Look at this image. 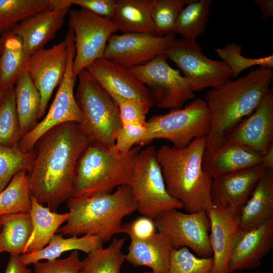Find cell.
I'll return each instance as SVG.
<instances>
[{
    "instance_id": "6da1fadb",
    "label": "cell",
    "mask_w": 273,
    "mask_h": 273,
    "mask_svg": "<svg viewBox=\"0 0 273 273\" xmlns=\"http://www.w3.org/2000/svg\"><path fill=\"white\" fill-rule=\"evenodd\" d=\"M90 143L76 122L62 123L43 134L36 144L35 159L28 173L31 195L56 211L72 197L77 161Z\"/></svg>"
},
{
    "instance_id": "7a4b0ae2",
    "label": "cell",
    "mask_w": 273,
    "mask_h": 273,
    "mask_svg": "<svg viewBox=\"0 0 273 273\" xmlns=\"http://www.w3.org/2000/svg\"><path fill=\"white\" fill-rule=\"evenodd\" d=\"M272 81V69L259 67L206 93L204 100L210 120L206 151L222 145L225 133L258 107L271 89Z\"/></svg>"
},
{
    "instance_id": "3957f363",
    "label": "cell",
    "mask_w": 273,
    "mask_h": 273,
    "mask_svg": "<svg viewBox=\"0 0 273 273\" xmlns=\"http://www.w3.org/2000/svg\"><path fill=\"white\" fill-rule=\"evenodd\" d=\"M206 145V136H200L185 147L163 145L157 150L167 191L187 213L207 211L212 206V178L202 163Z\"/></svg>"
},
{
    "instance_id": "277c9868",
    "label": "cell",
    "mask_w": 273,
    "mask_h": 273,
    "mask_svg": "<svg viewBox=\"0 0 273 273\" xmlns=\"http://www.w3.org/2000/svg\"><path fill=\"white\" fill-rule=\"evenodd\" d=\"M69 209L66 223L57 233L63 236L90 235L107 243L122 233L123 219L136 211L129 185L117 187L111 193L71 197L66 201Z\"/></svg>"
},
{
    "instance_id": "5b68a950",
    "label": "cell",
    "mask_w": 273,
    "mask_h": 273,
    "mask_svg": "<svg viewBox=\"0 0 273 273\" xmlns=\"http://www.w3.org/2000/svg\"><path fill=\"white\" fill-rule=\"evenodd\" d=\"M141 146L127 153L113 147L90 143L79 158L75 169L72 197L111 193L117 187L129 185L135 157Z\"/></svg>"
},
{
    "instance_id": "8992f818",
    "label": "cell",
    "mask_w": 273,
    "mask_h": 273,
    "mask_svg": "<svg viewBox=\"0 0 273 273\" xmlns=\"http://www.w3.org/2000/svg\"><path fill=\"white\" fill-rule=\"evenodd\" d=\"M77 77L75 97L82 115L80 129L92 143L113 147L122 126L118 104L86 69Z\"/></svg>"
},
{
    "instance_id": "52a82bcc",
    "label": "cell",
    "mask_w": 273,
    "mask_h": 273,
    "mask_svg": "<svg viewBox=\"0 0 273 273\" xmlns=\"http://www.w3.org/2000/svg\"><path fill=\"white\" fill-rule=\"evenodd\" d=\"M129 186L136 211L142 215L154 220L167 211L183 208L167 191L154 146L141 149L136 155Z\"/></svg>"
},
{
    "instance_id": "ba28073f",
    "label": "cell",
    "mask_w": 273,
    "mask_h": 273,
    "mask_svg": "<svg viewBox=\"0 0 273 273\" xmlns=\"http://www.w3.org/2000/svg\"><path fill=\"white\" fill-rule=\"evenodd\" d=\"M145 126L146 133L139 146L155 139H164L170 142L173 147L183 148L198 137L207 135L210 127V114L205 100L197 98L184 107L152 116Z\"/></svg>"
},
{
    "instance_id": "9c48e42d",
    "label": "cell",
    "mask_w": 273,
    "mask_h": 273,
    "mask_svg": "<svg viewBox=\"0 0 273 273\" xmlns=\"http://www.w3.org/2000/svg\"><path fill=\"white\" fill-rule=\"evenodd\" d=\"M66 37L68 56L64 77L45 117L19 141V146L24 151L33 149L41 136L53 128L66 122L80 123L82 121V113L74 92L77 76L73 71L75 48L74 32L71 27H69Z\"/></svg>"
},
{
    "instance_id": "30bf717a",
    "label": "cell",
    "mask_w": 273,
    "mask_h": 273,
    "mask_svg": "<svg viewBox=\"0 0 273 273\" xmlns=\"http://www.w3.org/2000/svg\"><path fill=\"white\" fill-rule=\"evenodd\" d=\"M165 55L183 72L193 92L220 86L232 77L227 65L206 56L196 41L176 39Z\"/></svg>"
},
{
    "instance_id": "8fae6325",
    "label": "cell",
    "mask_w": 273,
    "mask_h": 273,
    "mask_svg": "<svg viewBox=\"0 0 273 273\" xmlns=\"http://www.w3.org/2000/svg\"><path fill=\"white\" fill-rule=\"evenodd\" d=\"M167 60L162 54L129 69L147 87L154 105L164 109L181 108L195 97V94L179 71L171 67Z\"/></svg>"
},
{
    "instance_id": "7c38bea8",
    "label": "cell",
    "mask_w": 273,
    "mask_h": 273,
    "mask_svg": "<svg viewBox=\"0 0 273 273\" xmlns=\"http://www.w3.org/2000/svg\"><path fill=\"white\" fill-rule=\"evenodd\" d=\"M69 14L75 48L73 71L77 76L95 60L103 58L108 39L118 30L112 19L86 10H73Z\"/></svg>"
},
{
    "instance_id": "4fadbf2b",
    "label": "cell",
    "mask_w": 273,
    "mask_h": 273,
    "mask_svg": "<svg viewBox=\"0 0 273 273\" xmlns=\"http://www.w3.org/2000/svg\"><path fill=\"white\" fill-rule=\"evenodd\" d=\"M154 222L157 232L168 237L173 249L187 247L199 257L212 256L209 240L210 222L206 211L187 213L172 209L154 219Z\"/></svg>"
},
{
    "instance_id": "5bb4252c",
    "label": "cell",
    "mask_w": 273,
    "mask_h": 273,
    "mask_svg": "<svg viewBox=\"0 0 273 273\" xmlns=\"http://www.w3.org/2000/svg\"><path fill=\"white\" fill-rule=\"evenodd\" d=\"M176 40L174 33L162 37L147 33L113 34L108 39L103 58L130 69L165 54Z\"/></svg>"
},
{
    "instance_id": "9a60e30c",
    "label": "cell",
    "mask_w": 273,
    "mask_h": 273,
    "mask_svg": "<svg viewBox=\"0 0 273 273\" xmlns=\"http://www.w3.org/2000/svg\"><path fill=\"white\" fill-rule=\"evenodd\" d=\"M68 56L66 37L52 47L31 55L27 72L40 95L39 119L46 113L54 89L61 83L67 68Z\"/></svg>"
},
{
    "instance_id": "2e32d148",
    "label": "cell",
    "mask_w": 273,
    "mask_h": 273,
    "mask_svg": "<svg viewBox=\"0 0 273 273\" xmlns=\"http://www.w3.org/2000/svg\"><path fill=\"white\" fill-rule=\"evenodd\" d=\"M273 143V91L266 94L258 107L224 134L223 143L236 145L262 155Z\"/></svg>"
},
{
    "instance_id": "e0dca14e",
    "label": "cell",
    "mask_w": 273,
    "mask_h": 273,
    "mask_svg": "<svg viewBox=\"0 0 273 273\" xmlns=\"http://www.w3.org/2000/svg\"><path fill=\"white\" fill-rule=\"evenodd\" d=\"M86 69L117 103L124 99L141 104L148 112L154 105L147 87L129 69L104 58L98 59Z\"/></svg>"
},
{
    "instance_id": "ac0fdd59",
    "label": "cell",
    "mask_w": 273,
    "mask_h": 273,
    "mask_svg": "<svg viewBox=\"0 0 273 273\" xmlns=\"http://www.w3.org/2000/svg\"><path fill=\"white\" fill-rule=\"evenodd\" d=\"M273 247V218L247 230H239L231 250L230 273L255 269Z\"/></svg>"
},
{
    "instance_id": "d6986e66",
    "label": "cell",
    "mask_w": 273,
    "mask_h": 273,
    "mask_svg": "<svg viewBox=\"0 0 273 273\" xmlns=\"http://www.w3.org/2000/svg\"><path fill=\"white\" fill-rule=\"evenodd\" d=\"M266 169L260 164L212 179V203L230 212H239Z\"/></svg>"
},
{
    "instance_id": "ffe728a7",
    "label": "cell",
    "mask_w": 273,
    "mask_h": 273,
    "mask_svg": "<svg viewBox=\"0 0 273 273\" xmlns=\"http://www.w3.org/2000/svg\"><path fill=\"white\" fill-rule=\"evenodd\" d=\"M71 6L69 0H56L54 8L30 17L11 31L20 37L28 56L44 49L54 37Z\"/></svg>"
},
{
    "instance_id": "44dd1931",
    "label": "cell",
    "mask_w": 273,
    "mask_h": 273,
    "mask_svg": "<svg viewBox=\"0 0 273 273\" xmlns=\"http://www.w3.org/2000/svg\"><path fill=\"white\" fill-rule=\"evenodd\" d=\"M206 212L210 222L209 240L213 259L212 273H230L231 250L240 230L239 211L230 212L212 203Z\"/></svg>"
},
{
    "instance_id": "7402d4cb",
    "label": "cell",
    "mask_w": 273,
    "mask_h": 273,
    "mask_svg": "<svg viewBox=\"0 0 273 273\" xmlns=\"http://www.w3.org/2000/svg\"><path fill=\"white\" fill-rule=\"evenodd\" d=\"M262 155L247 148L222 144L211 152L205 151L203 166L212 179L261 164Z\"/></svg>"
},
{
    "instance_id": "603a6c76",
    "label": "cell",
    "mask_w": 273,
    "mask_h": 273,
    "mask_svg": "<svg viewBox=\"0 0 273 273\" xmlns=\"http://www.w3.org/2000/svg\"><path fill=\"white\" fill-rule=\"evenodd\" d=\"M172 249L168 237L157 232L146 240L130 239L125 259L134 266L148 267L153 273H167Z\"/></svg>"
},
{
    "instance_id": "cb8c5ba5",
    "label": "cell",
    "mask_w": 273,
    "mask_h": 273,
    "mask_svg": "<svg viewBox=\"0 0 273 273\" xmlns=\"http://www.w3.org/2000/svg\"><path fill=\"white\" fill-rule=\"evenodd\" d=\"M273 218V169L266 168L239 213L241 230L258 226Z\"/></svg>"
},
{
    "instance_id": "d4e9b609",
    "label": "cell",
    "mask_w": 273,
    "mask_h": 273,
    "mask_svg": "<svg viewBox=\"0 0 273 273\" xmlns=\"http://www.w3.org/2000/svg\"><path fill=\"white\" fill-rule=\"evenodd\" d=\"M31 200L29 214L32 230L23 254L36 252L45 247L68 216V212L57 213L44 206L32 195Z\"/></svg>"
},
{
    "instance_id": "484cf974",
    "label": "cell",
    "mask_w": 273,
    "mask_h": 273,
    "mask_svg": "<svg viewBox=\"0 0 273 273\" xmlns=\"http://www.w3.org/2000/svg\"><path fill=\"white\" fill-rule=\"evenodd\" d=\"M153 0H117L112 20L123 33L155 35L151 11Z\"/></svg>"
},
{
    "instance_id": "4316f807",
    "label": "cell",
    "mask_w": 273,
    "mask_h": 273,
    "mask_svg": "<svg viewBox=\"0 0 273 273\" xmlns=\"http://www.w3.org/2000/svg\"><path fill=\"white\" fill-rule=\"evenodd\" d=\"M103 247V243L96 236H71L64 238L61 234H56L43 249L36 252L22 254L21 258L23 262L28 265L43 260L52 261L58 259L65 252L77 250L87 254Z\"/></svg>"
},
{
    "instance_id": "83f0119b",
    "label": "cell",
    "mask_w": 273,
    "mask_h": 273,
    "mask_svg": "<svg viewBox=\"0 0 273 273\" xmlns=\"http://www.w3.org/2000/svg\"><path fill=\"white\" fill-rule=\"evenodd\" d=\"M2 36L4 41L0 56V85L7 92L14 87L22 74L27 71L29 56L18 35L10 31Z\"/></svg>"
},
{
    "instance_id": "f1b7e54d",
    "label": "cell",
    "mask_w": 273,
    "mask_h": 273,
    "mask_svg": "<svg viewBox=\"0 0 273 273\" xmlns=\"http://www.w3.org/2000/svg\"><path fill=\"white\" fill-rule=\"evenodd\" d=\"M15 103L22 136L37 123L40 95L28 72L25 71L14 86Z\"/></svg>"
},
{
    "instance_id": "f546056e",
    "label": "cell",
    "mask_w": 273,
    "mask_h": 273,
    "mask_svg": "<svg viewBox=\"0 0 273 273\" xmlns=\"http://www.w3.org/2000/svg\"><path fill=\"white\" fill-rule=\"evenodd\" d=\"M0 245L11 255H21L31 236L32 226L29 213L0 217Z\"/></svg>"
},
{
    "instance_id": "4dcf8cb0",
    "label": "cell",
    "mask_w": 273,
    "mask_h": 273,
    "mask_svg": "<svg viewBox=\"0 0 273 273\" xmlns=\"http://www.w3.org/2000/svg\"><path fill=\"white\" fill-rule=\"evenodd\" d=\"M56 0H0V35L30 17L54 8Z\"/></svg>"
},
{
    "instance_id": "1f68e13d",
    "label": "cell",
    "mask_w": 273,
    "mask_h": 273,
    "mask_svg": "<svg viewBox=\"0 0 273 273\" xmlns=\"http://www.w3.org/2000/svg\"><path fill=\"white\" fill-rule=\"evenodd\" d=\"M125 241L124 238L114 237L108 247L88 253L81 261L82 273H120L121 266L126 261L122 252Z\"/></svg>"
},
{
    "instance_id": "d6a6232c",
    "label": "cell",
    "mask_w": 273,
    "mask_h": 273,
    "mask_svg": "<svg viewBox=\"0 0 273 273\" xmlns=\"http://www.w3.org/2000/svg\"><path fill=\"white\" fill-rule=\"evenodd\" d=\"M211 0H191L180 11L176 20L174 33L182 38L196 41L205 31Z\"/></svg>"
},
{
    "instance_id": "836d02e7",
    "label": "cell",
    "mask_w": 273,
    "mask_h": 273,
    "mask_svg": "<svg viewBox=\"0 0 273 273\" xmlns=\"http://www.w3.org/2000/svg\"><path fill=\"white\" fill-rule=\"evenodd\" d=\"M28 174L17 173L0 192V217L19 213H29L31 207Z\"/></svg>"
},
{
    "instance_id": "e575fe53",
    "label": "cell",
    "mask_w": 273,
    "mask_h": 273,
    "mask_svg": "<svg viewBox=\"0 0 273 273\" xmlns=\"http://www.w3.org/2000/svg\"><path fill=\"white\" fill-rule=\"evenodd\" d=\"M36 155V150L24 151L18 143L0 146V192L19 172L31 171Z\"/></svg>"
},
{
    "instance_id": "d590c367",
    "label": "cell",
    "mask_w": 273,
    "mask_h": 273,
    "mask_svg": "<svg viewBox=\"0 0 273 273\" xmlns=\"http://www.w3.org/2000/svg\"><path fill=\"white\" fill-rule=\"evenodd\" d=\"M191 0H153L151 15L155 35L164 36L174 33L177 17Z\"/></svg>"
},
{
    "instance_id": "8d00e7d4",
    "label": "cell",
    "mask_w": 273,
    "mask_h": 273,
    "mask_svg": "<svg viewBox=\"0 0 273 273\" xmlns=\"http://www.w3.org/2000/svg\"><path fill=\"white\" fill-rule=\"evenodd\" d=\"M243 47L235 42L214 50L218 56L230 69L232 77L236 78L244 70L253 66L267 68H273V56L259 58H249L242 54Z\"/></svg>"
},
{
    "instance_id": "74e56055",
    "label": "cell",
    "mask_w": 273,
    "mask_h": 273,
    "mask_svg": "<svg viewBox=\"0 0 273 273\" xmlns=\"http://www.w3.org/2000/svg\"><path fill=\"white\" fill-rule=\"evenodd\" d=\"M22 136L14 87L7 91L0 105V146L14 145L18 143Z\"/></svg>"
},
{
    "instance_id": "f35d334b",
    "label": "cell",
    "mask_w": 273,
    "mask_h": 273,
    "mask_svg": "<svg viewBox=\"0 0 273 273\" xmlns=\"http://www.w3.org/2000/svg\"><path fill=\"white\" fill-rule=\"evenodd\" d=\"M212 256L198 257L187 247L173 249L167 273H212Z\"/></svg>"
},
{
    "instance_id": "ab89813d",
    "label": "cell",
    "mask_w": 273,
    "mask_h": 273,
    "mask_svg": "<svg viewBox=\"0 0 273 273\" xmlns=\"http://www.w3.org/2000/svg\"><path fill=\"white\" fill-rule=\"evenodd\" d=\"M81 261L78 251H73L64 258L34 263L33 273H82Z\"/></svg>"
},
{
    "instance_id": "60d3db41",
    "label": "cell",
    "mask_w": 273,
    "mask_h": 273,
    "mask_svg": "<svg viewBox=\"0 0 273 273\" xmlns=\"http://www.w3.org/2000/svg\"><path fill=\"white\" fill-rule=\"evenodd\" d=\"M146 133L145 125L128 123L122 125L115 141L114 147L119 153L125 154L138 145Z\"/></svg>"
},
{
    "instance_id": "b9f144b4",
    "label": "cell",
    "mask_w": 273,
    "mask_h": 273,
    "mask_svg": "<svg viewBox=\"0 0 273 273\" xmlns=\"http://www.w3.org/2000/svg\"><path fill=\"white\" fill-rule=\"evenodd\" d=\"M154 220L142 215L123 224L122 233H124L130 239L144 240L149 239L156 233Z\"/></svg>"
},
{
    "instance_id": "7bdbcfd3",
    "label": "cell",
    "mask_w": 273,
    "mask_h": 273,
    "mask_svg": "<svg viewBox=\"0 0 273 273\" xmlns=\"http://www.w3.org/2000/svg\"><path fill=\"white\" fill-rule=\"evenodd\" d=\"M122 125L131 123L145 125L147 110L140 103L122 99L117 102Z\"/></svg>"
},
{
    "instance_id": "ee69618b",
    "label": "cell",
    "mask_w": 273,
    "mask_h": 273,
    "mask_svg": "<svg viewBox=\"0 0 273 273\" xmlns=\"http://www.w3.org/2000/svg\"><path fill=\"white\" fill-rule=\"evenodd\" d=\"M98 16L112 19L116 7L117 0H69Z\"/></svg>"
},
{
    "instance_id": "f6af8a7d",
    "label": "cell",
    "mask_w": 273,
    "mask_h": 273,
    "mask_svg": "<svg viewBox=\"0 0 273 273\" xmlns=\"http://www.w3.org/2000/svg\"><path fill=\"white\" fill-rule=\"evenodd\" d=\"M27 266L21 255H10L4 273H33Z\"/></svg>"
},
{
    "instance_id": "bcb514c9",
    "label": "cell",
    "mask_w": 273,
    "mask_h": 273,
    "mask_svg": "<svg viewBox=\"0 0 273 273\" xmlns=\"http://www.w3.org/2000/svg\"><path fill=\"white\" fill-rule=\"evenodd\" d=\"M254 2L260 8L261 13L263 19L266 20L269 18L272 17V0H254Z\"/></svg>"
},
{
    "instance_id": "7dc6e473",
    "label": "cell",
    "mask_w": 273,
    "mask_h": 273,
    "mask_svg": "<svg viewBox=\"0 0 273 273\" xmlns=\"http://www.w3.org/2000/svg\"><path fill=\"white\" fill-rule=\"evenodd\" d=\"M261 165L266 168L273 169V143L262 156Z\"/></svg>"
},
{
    "instance_id": "c3c4849f",
    "label": "cell",
    "mask_w": 273,
    "mask_h": 273,
    "mask_svg": "<svg viewBox=\"0 0 273 273\" xmlns=\"http://www.w3.org/2000/svg\"><path fill=\"white\" fill-rule=\"evenodd\" d=\"M7 92H6L0 85V105L4 98L5 94Z\"/></svg>"
},
{
    "instance_id": "681fc988",
    "label": "cell",
    "mask_w": 273,
    "mask_h": 273,
    "mask_svg": "<svg viewBox=\"0 0 273 273\" xmlns=\"http://www.w3.org/2000/svg\"><path fill=\"white\" fill-rule=\"evenodd\" d=\"M4 41V39L3 37L0 35V56L3 50Z\"/></svg>"
},
{
    "instance_id": "f907efd6",
    "label": "cell",
    "mask_w": 273,
    "mask_h": 273,
    "mask_svg": "<svg viewBox=\"0 0 273 273\" xmlns=\"http://www.w3.org/2000/svg\"><path fill=\"white\" fill-rule=\"evenodd\" d=\"M3 252H4V250H3V248H2L1 246L0 245V253H2Z\"/></svg>"
},
{
    "instance_id": "816d5d0a",
    "label": "cell",
    "mask_w": 273,
    "mask_h": 273,
    "mask_svg": "<svg viewBox=\"0 0 273 273\" xmlns=\"http://www.w3.org/2000/svg\"><path fill=\"white\" fill-rule=\"evenodd\" d=\"M145 273H153V272L152 271H147L145 272Z\"/></svg>"
},
{
    "instance_id": "f5cc1de1",
    "label": "cell",
    "mask_w": 273,
    "mask_h": 273,
    "mask_svg": "<svg viewBox=\"0 0 273 273\" xmlns=\"http://www.w3.org/2000/svg\"><path fill=\"white\" fill-rule=\"evenodd\" d=\"M0 228H1V226H0Z\"/></svg>"
}]
</instances>
